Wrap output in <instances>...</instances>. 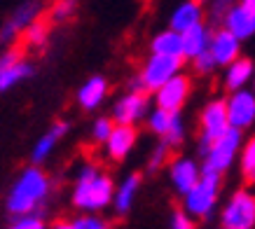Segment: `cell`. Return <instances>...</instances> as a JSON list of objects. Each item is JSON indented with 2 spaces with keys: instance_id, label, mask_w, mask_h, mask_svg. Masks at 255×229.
Listing matches in <instances>:
<instances>
[{
  "instance_id": "cell-1",
  "label": "cell",
  "mask_w": 255,
  "mask_h": 229,
  "mask_svg": "<svg viewBox=\"0 0 255 229\" xmlns=\"http://www.w3.org/2000/svg\"><path fill=\"white\" fill-rule=\"evenodd\" d=\"M49 192H52V178L38 164H31L16 176V180L9 187L5 197V211L12 218L38 213V208L47 201Z\"/></svg>"
},
{
  "instance_id": "cell-2",
  "label": "cell",
  "mask_w": 255,
  "mask_h": 229,
  "mask_svg": "<svg viewBox=\"0 0 255 229\" xmlns=\"http://www.w3.org/2000/svg\"><path fill=\"white\" fill-rule=\"evenodd\" d=\"M115 190L117 187L113 183V178L106 176L99 166L87 161L78 168V176H75L73 206L85 211V213H99V211L113 204Z\"/></svg>"
},
{
  "instance_id": "cell-3",
  "label": "cell",
  "mask_w": 255,
  "mask_h": 229,
  "mask_svg": "<svg viewBox=\"0 0 255 229\" xmlns=\"http://www.w3.org/2000/svg\"><path fill=\"white\" fill-rule=\"evenodd\" d=\"M220 185H223V176L213 173V171H204L201 168L199 183L183 197V211L187 215H192L194 220H204L216 211L218 197H220Z\"/></svg>"
},
{
  "instance_id": "cell-4",
  "label": "cell",
  "mask_w": 255,
  "mask_h": 229,
  "mask_svg": "<svg viewBox=\"0 0 255 229\" xmlns=\"http://www.w3.org/2000/svg\"><path fill=\"white\" fill-rule=\"evenodd\" d=\"M227 129H230V119H227V106H225V101L223 99L209 101L199 114V143H197V150H199L201 157L209 152V147Z\"/></svg>"
},
{
  "instance_id": "cell-5",
  "label": "cell",
  "mask_w": 255,
  "mask_h": 229,
  "mask_svg": "<svg viewBox=\"0 0 255 229\" xmlns=\"http://www.w3.org/2000/svg\"><path fill=\"white\" fill-rule=\"evenodd\" d=\"M241 147H244V133H241L239 129H232V126H230V129L225 131L223 136L209 147V152L204 154V166L201 168L223 176L225 171L234 164L237 154L241 152Z\"/></svg>"
},
{
  "instance_id": "cell-6",
  "label": "cell",
  "mask_w": 255,
  "mask_h": 229,
  "mask_svg": "<svg viewBox=\"0 0 255 229\" xmlns=\"http://www.w3.org/2000/svg\"><path fill=\"white\" fill-rule=\"evenodd\" d=\"M220 227L255 229V194L251 190H237L220 211Z\"/></svg>"
},
{
  "instance_id": "cell-7",
  "label": "cell",
  "mask_w": 255,
  "mask_h": 229,
  "mask_svg": "<svg viewBox=\"0 0 255 229\" xmlns=\"http://www.w3.org/2000/svg\"><path fill=\"white\" fill-rule=\"evenodd\" d=\"M183 61H185V59L162 56V54H150L147 61L140 66V73H138V80H140V84H143L145 94L162 89L169 80H173L176 75H180Z\"/></svg>"
},
{
  "instance_id": "cell-8",
  "label": "cell",
  "mask_w": 255,
  "mask_h": 229,
  "mask_svg": "<svg viewBox=\"0 0 255 229\" xmlns=\"http://www.w3.org/2000/svg\"><path fill=\"white\" fill-rule=\"evenodd\" d=\"M145 119H147V129L152 133H157L162 138V143H166L171 150L183 145V140H185V124H183L180 113H169V110L155 108Z\"/></svg>"
},
{
  "instance_id": "cell-9",
  "label": "cell",
  "mask_w": 255,
  "mask_h": 229,
  "mask_svg": "<svg viewBox=\"0 0 255 229\" xmlns=\"http://www.w3.org/2000/svg\"><path fill=\"white\" fill-rule=\"evenodd\" d=\"M33 75V66L23 59L19 47H9L0 54V94L14 89L16 84L28 80Z\"/></svg>"
},
{
  "instance_id": "cell-10",
  "label": "cell",
  "mask_w": 255,
  "mask_h": 229,
  "mask_svg": "<svg viewBox=\"0 0 255 229\" xmlns=\"http://www.w3.org/2000/svg\"><path fill=\"white\" fill-rule=\"evenodd\" d=\"M42 16V0H26L9 14V19L2 23L0 28V42L2 45H12L16 38H21V33L31 26L33 21H38Z\"/></svg>"
},
{
  "instance_id": "cell-11",
  "label": "cell",
  "mask_w": 255,
  "mask_h": 229,
  "mask_svg": "<svg viewBox=\"0 0 255 229\" xmlns=\"http://www.w3.org/2000/svg\"><path fill=\"white\" fill-rule=\"evenodd\" d=\"M225 106H227V119L232 129L246 131L255 124V92L251 89L232 92L225 99Z\"/></svg>"
},
{
  "instance_id": "cell-12",
  "label": "cell",
  "mask_w": 255,
  "mask_h": 229,
  "mask_svg": "<svg viewBox=\"0 0 255 229\" xmlns=\"http://www.w3.org/2000/svg\"><path fill=\"white\" fill-rule=\"evenodd\" d=\"M190 94H192V80L180 73V75H176L173 80H169L162 89H157L155 103H157V108H162V110L180 113L183 106L187 103V99H190Z\"/></svg>"
},
{
  "instance_id": "cell-13",
  "label": "cell",
  "mask_w": 255,
  "mask_h": 229,
  "mask_svg": "<svg viewBox=\"0 0 255 229\" xmlns=\"http://www.w3.org/2000/svg\"><path fill=\"white\" fill-rule=\"evenodd\" d=\"M147 114V99L145 92H127L115 101L113 106V122L136 126Z\"/></svg>"
},
{
  "instance_id": "cell-14",
  "label": "cell",
  "mask_w": 255,
  "mask_h": 229,
  "mask_svg": "<svg viewBox=\"0 0 255 229\" xmlns=\"http://www.w3.org/2000/svg\"><path fill=\"white\" fill-rule=\"evenodd\" d=\"M201 178V166L190 157H173L169 164V180L178 197H185Z\"/></svg>"
},
{
  "instance_id": "cell-15",
  "label": "cell",
  "mask_w": 255,
  "mask_h": 229,
  "mask_svg": "<svg viewBox=\"0 0 255 229\" xmlns=\"http://www.w3.org/2000/svg\"><path fill=\"white\" fill-rule=\"evenodd\" d=\"M209 49H211V54H213V59H216L218 68H220V66L227 68L232 61L239 59L241 40L237 38V35H232L227 28H220V31H216L213 35H211V47Z\"/></svg>"
},
{
  "instance_id": "cell-16",
  "label": "cell",
  "mask_w": 255,
  "mask_h": 229,
  "mask_svg": "<svg viewBox=\"0 0 255 229\" xmlns=\"http://www.w3.org/2000/svg\"><path fill=\"white\" fill-rule=\"evenodd\" d=\"M136 126H127V124H115V129L106 140V154L113 161H124L131 154L133 145H136Z\"/></svg>"
},
{
  "instance_id": "cell-17",
  "label": "cell",
  "mask_w": 255,
  "mask_h": 229,
  "mask_svg": "<svg viewBox=\"0 0 255 229\" xmlns=\"http://www.w3.org/2000/svg\"><path fill=\"white\" fill-rule=\"evenodd\" d=\"M66 131H68V124L66 122H54L49 129L42 133V136L35 140V145L31 150V161L33 164H42L45 159H49V154L54 152V147L59 145V140L66 136Z\"/></svg>"
},
{
  "instance_id": "cell-18",
  "label": "cell",
  "mask_w": 255,
  "mask_h": 229,
  "mask_svg": "<svg viewBox=\"0 0 255 229\" xmlns=\"http://www.w3.org/2000/svg\"><path fill=\"white\" fill-rule=\"evenodd\" d=\"M108 96V80L101 75L89 77L78 89V106L82 110H96Z\"/></svg>"
},
{
  "instance_id": "cell-19",
  "label": "cell",
  "mask_w": 255,
  "mask_h": 229,
  "mask_svg": "<svg viewBox=\"0 0 255 229\" xmlns=\"http://www.w3.org/2000/svg\"><path fill=\"white\" fill-rule=\"evenodd\" d=\"M204 19V9H201L199 2H194V0H187V2H180L176 9H173V14H171V21H169V28L178 33H185L194 26H199Z\"/></svg>"
},
{
  "instance_id": "cell-20",
  "label": "cell",
  "mask_w": 255,
  "mask_h": 229,
  "mask_svg": "<svg viewBox=\"0 0 255 229\" xmlns=\"http://www.w3.org/2000/svg\"><path fill=\"white\" fill-rule=\"evenodd\" d=\"M251 80H253V61H251V59L239 56L237 61H232L227 68H225L223 84H225V89H227L230 94L246 89V84L251 82Z\"/></svg>"
},
{
  "instance_id": "cell-21",
  "label": "cell",
  "mask_w": 255,
  "mask_h": 229,
  "mask_svg": "<svg viewBox=\"0 0 255 229\" xmlns=\"http://www.w3.org/2000/svg\"><path fill=\"white\" fill-rule=\"evenodd\" d=\"M225 28L237 35L239 40H246L251 35H255V14L253 12H248L244 5H234L230 9V14L225 16Z\"/></svg>"
},
{
  "instance_id": "cell-22",
  "label": "cell",
  "mask_w": 255,
  "mask_h": 229,
  "mask_svg": "<svg viewBox=\"0 0 255 229\" xmlns=\"http://www.w3.org/2000/svg\"><path fill=\"white\" fill-rule=\"evenodd\" d=\"M180 35H183V56L187 61H194L199 54H204L211 47V35L213 33L209 31L206 23H199V26H194L190 31L180 33Z\"/></svg>"
},
{
  "instance_id": "cell-23",
  "label": "cell",
  "mask_w": 255,
  "mask_h": 229,
  "mask_svg": "<svg viewBox=\"0 0 255 229\" xmlns=\"http://www.w3.org/2000/svg\"><path fill=\"white\" fill-rule=\"evenodd\" d=\"M140 190V176L138 173H131L127 176L122 183L117 185L115 190V199H113V208H115L117 215H127L131 211L133 201H136V194Z\"/></svg>"
},
{
  "instance_id": "cell-24",
  "label": "cell",
  "mask_w": 255,
  "mask_h": 229,
  "mask_svg": "<svg viewBox=\"0 0 255 229\" xmlns=\"http://www.w3.org/2000/svg\"><path fill=\"white\" fill-rule=\"evenodd\" d=\"M150 52L152 54H162V56H176V59H185L183 56V35L173 28L169 31L157 33L152 42H150Z\"/></svg>"
},
{
  "instance_id": "cell-25",
  "label": "cell",
  "mask_w": 255,
  "mask_h": 229,
  "mask_svg": "<svg viewBox=\"0 0 255 229\" xmlns=\"http://www.w3.org/2000/svg\"><path fill=\"white\" fill-rule=\"evenodd\" d=\"M49 19L47 16H40L38 21H33L26 31L21 33V42L23 49H42L49 40Z\"/></svg>"
},
{
  "instance_id": "cell-26",
  "label": "cell",
  "mask_w": 255,
  "mask_h": 229,
  "mask_svg": "<svg viewBox=\"0 0 255 229\" xmlns=\"http://www.w3.org/2000/svg\"><path fill=\"white\" fill-rule=\"evenodd\" d=\"M239 166H241V176L246 183H255V136H251L244 143L239 152Z\"/></svg>"
},
{
  "instance_id": "cell-27",
  "label": "cell",
  "mask_w": 255,
  "mask_h": 229,
  "mask_svg": "<svg viewBox=\"0 0 255 229\" xmlns=\"http://www.w3.org/2000/svg\"><path fill=\"white\" fill-rule=\"evenodd\" d=\"M75 9H78V0H54L47 9V19L49 23H63L75 14Z\"/></svg>"
},
{
  "instance_id": "cell-28",
  "label": "cell",
  "mask_w": 255,
  "mask_h": 229,
  "mask_svg": "<svg viewBox=\"0 0 255 229\" xmlns=\"http://www.w3.org/2000/svg\"><path fill=\"white\" fill-rule=\"evenodd\" d=\"M73 229H113V225L96 213H82L73 220Z\"/></svg>"
},
{
  "instance_id": "cell-29",
  "label": "cell",
  "mask_w": 255,
  "mask_h": 229,
  "mask_svg": "<svg viewBox=\"0 0 255 229\" xmlns=\"http://www.w3.org/2000/svg\"><path fill=\"white\" fill-rule=\"evenodd\" d=\"M113 129H115V122H113V117H99V119L92 124V138H94V143H101V145H106V140L110 138Z\"/></svg>"
},
{
  "instance_id": "cell-30",
  "label": "cell",
  "mask_w": 255,
  "mask_h": 229,
  "mask_svg": "<svg viewBox=\"0 0 255 229\" xmlns=\"http://www.w3.org/2000/svg\"><path fill=\"white\" fill-rule=\"evenodd\" d=\"M5 229H49L45 225V220L40 218L38 213L33 215H21V218H14Z\"/></svg>"
},
{
  "instance_id": "cell-31",
  "label": "cell",
  "mask_w": 255,
  "mask_h": 229,
  "mask_svg": "<svg viewBox=\"0 0 255 229\" xmlns=\"http://www.w3.org/2000/svg\"><path fill=\"white\" fill-rule=\"evenodd\" d=\"M169 154H171V147L166 145V143H162L159 140V145L152 150V154H150V159H147V168L155 173V171H159V168L169 161Z\"/></svg>"
},
{
  "instance_id": "cell-32",
  "label": "cell",
  "mask_w": 255,
  "mask_h": 229,
  "mask_svg": "<svg viewBox=\"0 0 255 229\" xmlns=\"http://www.w3.org/2000/svg\"><path fill=\"white\" fill-rule=\"evenodd\" d=\"M192 66H194V73H197V75H211V73L218 68V63H216V59H213L211 49L199 54V56L192 61Z\"/></svg>"
},
{
  "instance_id": "cell-33",
  "label": "cell",
  "mask_w": 255,
  "mask_h": 229,
  "mask_svg": "<svg viewBox=\"0 0 255 229\" xmlns=\"http://www.w3.org/2000/svg\"><path fill=\"white\" fill-rule=\"evenodd\" d=\"M234 5H237V0H211V19L223 23Z\"/></svg>"
},
{
  "instance_id": "cell-34",
  "label": "cell",
  "mask_w": 255,
  "mask_h": 229,
  "mask_svg": "<svg viewBox=\"0 0 255 229\" xmlns=\"http://www.w3.org/2000/svg\"><path fill=\"white\" fill-rule=\"evenodd\" d=\"M171 229H197V220L192 215H187L183 208H178L171 215Z\"/></svg>"
},
{
  "instance_id": "cell-35",
  "label": "cell",
  "mask_w": 255,
  "mask_h": 229,
  "mask_svg": "<svg viewBox=\"0 0 255 229\" xmlns=\"http://www.w3.org/2000/svg\"><path fill=\"white\" fill-rule=\"evenodd\" d=\"M49 229H73V222H68V220H56V222H52V225H49Z\"/></svg>"
},
{
  "instance_id": "cell-36",
  "label": "cell",
  "mask_w": 255,
  "mask_h": 229,
  "mask_svg": "<svg viewBox=\"0 0 255 229\" xmlns=\"http://www.w3.org/2000/svg\"><path fill=\"white\" fill-rule=\"evenodd\" d=\"M241 5H244L248 12H253L255 14V0H241Z\"/></svg>"
},
{
  "instance_id": "cell-37",
  "label": "cell",
  "mask_w": 255,
  "mask_h": 229,
  "mask_svg": "<svg viewBox=\"0 0 255 229\" xmlns=\"http://www.w3.org/2000/svg\"><path fill=\"white\" fill-rule=\"evenodd\" d=\"M194 2H199V5H204V2H206V0H194Z\"/></svg>"
},
{
  "instance_id": "cell-38",
  "label": "cell",
  "mask_w": 255,
  "mask_h": 229,
  "mask_svg": "<svg viewBox=\"0 0 255 229\" xmlns=\"http://www.w3.org/2000/svg\"><path fill=\"white\" fill-rule=\"evenodd\" d=\"M253 92H255V80H253Z\"/></svg>"
},
{
  "instance_id": "cell-39",
  "label": "cell",
  "mask_w": 255,
  "mask_h": 229,
  "mask_svg": "<svg viewBox=\"0 0 255 229\" xmlns=\"http://www.w3.org/2000/svg\"><path fill=\"white\" fill-rule=\"evenodd\" d=\"M145 2H152V0H145Z\"/></svg>"
},
{
  "instance_id": "cell-40",
  "label": "cell",
  "mask_w": 255,
  "mask_h": 229,
  "mask_svg": "<svg viewBox=\"0 0 255 229\" xmlns=\"http://www.w3.org/2000/svg\"><path fill=\"white\" fill-rule=\"evenodd\" d=\"M220 229H225V227H220Z\"/></svg>"
}]
</instances>
